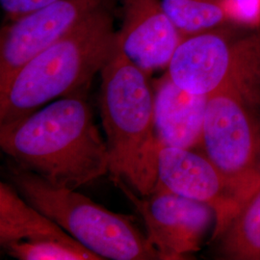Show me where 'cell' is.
Here are the masks:
<instances>
[{
    "label": "cell",
    "instance_id": "cell-10",
    "mask_svg": "<svg viewBox=\"0 0 260 260\" xmlns=\"http://www.w3.org/2000/svg\"><path fill=\"white\" fill-rule=\"evenodd\" d=\"M121 48L149 75L167 68L182 36L169 19L162 0H121Z\"/></svg>",
    "mask_w": 260,
    "mask_h": 260
},
{
    "label": "cell",
    "instance_id": "cell-16",
    "mask_svg": "<svg viewBox=\"0 0 260 260\" xmlns=\"http://www.w3.org/2000/svg\"><path fill=\"white\" fill-rule=\"evenodd\" d=\"M55 1L58 0H0V5L9 20H15Z\"/></svg>",
    "mask_w": 260,
    "mask_h": 260
},
{
    "label": "cell",
    "instance_id": "cell-11",
    "mask_svg": "<svg viewBox=\"0 0 260 260\" xmlns=\"http://www.w3.org/2000/svg\"><path fill=\"white\" fill-rule=\"evenodd\" d=\"M234 42L220 28L182 37L166 74L186 92L209 95L223 86L230 74Z\"/></svg>",
    "mask_w": 260,
    "mask_h": 260
},
{
    "label": "cell",
    "instance_id": "cell-15",
    "mask_svg": "<svg viewBox=\"0 0 260 260\" xmlns=\"http://www.w3.org/2000/svg\"><path fill=\"white\" fill-rule=\"evenodd\" d=\"M231 22L247 27L260 26V0H221Z\"/></svg>",
    "mask_w": 260,
    "mask_h": 260
},
{
    "label": "cell",
    "instance_id": "cell-12",
    "mask_svg": "<svg viewBox=\"0 0 260 260\" xmlns=\"http://www.w3.org/2000/svg\"><path fill=\"white\" fill-rule=\"evenodd\" d=\"M208 95L188 93L167 74L155 82L154 126L161 145L181 149L200 148Z\"/></svg>",
    "mask_w": 260,
    "mask_h": 260
},
{
    "label": "cell",
    "instance_id": "cell-3",
    "mask_svg": "<svg viewBox=\"0 0 260 260\" xmlns=\"http://www.w3.org/2000/svg\"><path fill=\"white\" fill-rule=\"evenodd\" d=\"M101 115L110 157L109 173L141 197L157 183L158 141L148 74L132 62L119 40L102 72Z\"/></svg>",
    "mask_w": 260,
    "mask_h": 260
},
{
    "label": "cell",
    "instance_id": "cell-8",
    "mask_svg": "<svg viewBox=\"0 0 260 260\" xmlns=\"http://www.w3.org/2000/svg\"><path fill=\"white\" fill-rule=\"evenodd\" d=\"M103 4L104 0H58L10 20L0 33V88L30 59Z\"/></svg>",
    "mask_w": 260,
    "mask_h": 260
},
{
    "label": "cell",
    "instance_id": "cell-6",
    "mask_svg": "<svg viewBox=\"0 0 260 260\" xmlns=\"http://www.w3.org/2000/svg\"><path fill=\"white\" fill-rule=\"evenodd\" d=\"M141 214L147 235L160 259L185 258L199 251L209 230L216 225V212L210 205L163 189L146 197L133 192L121 181L115 182Z\"/></svg>",
    "mask_w": 260,
    "mask_h": 260
},
{
    "label": "cell",
    "instance_id": "cell-2",
    "mask_svg": "<svg viewBox=\"0 0 260 260\" xmlns=\"http://www.w3.org/2000/svg\"><path fill=\"white\" fill-rule=\"evenodd\" d=\"M118 44V31L103 4L0 88V125L23 119L56 99L85 94Z\"/></svg>",
    "mask_w": 260,
    "mask_h": 260
},
{
    "label": "cell",
    "instance_id": "cell-5",
    "mask_svg": "<svg viewBox=\"0 0 260 260\" xmlns=\"http://www.w3.org/2000/svg\"><path fill=\"white\" fill-rule=\"evenodd\" d=\"M199 149L223 175L240 206L260 183V110L228 88L209 94Z\"/></svg>",
    "mask_w": 260,
    "mask_h": 260
},
{
    "label": "cell",
    "instance_id": "cell-1",
    "mask_svg": "<svg viewBox=\"0 0 260 260\" xmlns=\"http://www.w3.org/2000/svg\"><path fill=\"white\" fill-rule=\"evenodd\" d=\"M0 148L13 163L52 185L76 190L109 173L106 141L85 94L48 103L0 125Z\"/></svg>",
    "mask_w": 260,
    "mask_h": 260
},
{
    "label": "cell",
    "instance_id": "cell-13",
    "mask_svg": "<svg viewBox=\"0 0 260 260\" xmlns=\"http://www.w3.org/2000/svg\"><path fill=\"white\" fill-rule=\"evenodd\" d=\"M220 239L223 258L260 260V183L239 206Z\"/></svg>",
    "mask_w": 260,
    "mask_h": 260
},
{
    "label": "cell",
    "instance_id": "cell-9",
    "mask_svg": "<svg viewBox=\"0 0 260 260\" xmlns=\"http://www.w3.org/2000/svg\"><path fill=\"white\" fill-rule=\"evenodd\" d=\"M155 188L210 205L217 217L215 238L222 233L239 208L225 178L201 150L161 145Z\"/></svg>",
    "mask_w": 260,
    "mask_h": 260
},
{
    "label": "cell",
    "instance_id": "cell-14",
    "mask_svg": "<svg viewBox=\"0 0 260 260\" xmlns=\"http://www.w3.org/2000/svg\"><path fill=\"white\" fill-rule=\"evenodd\" d=\"M169 19L182 37L221 28L231 22L221 0H162Z\"/></svg>",
    "mask_w": 260,
    "mask_h": 260
},
{
    "label": "cell",
    "instance_id": "cell-7",
    "mask_svg": "<svg viewBox=\"0 0 260 260\" xmlns=\"http://www.w3.org/2000/svg\"><path fill=\"white\" fill-rule=\"evenodd\" d=\"M0 245L19 260H103L4 181L0 182Z\"/></svg>",
    "mask_w": 260,
    "mask_h": 260
},
{
    "label": "cell",
    "instance_id": "cell-17",
    "mask_svg": "<svg viewBox=\"0 0 260 260\" xmlns=\"http://www.w3.org/2000/svg\"><path fill=\"white\" fill-rule=\"evenodd\" d=\"M257 171H258V177L260 179V150H259V157H258V167H257Z\"/></svg>",
    "mask_w": 260,
    "mask_h": 260
},
{
    "label": "cell",
    "instance_id": "cell-4",
    "mask_svg": "<svg viewBox=\"0 0 260 260\" xmlns=\"http://www.w3.org/2000/svg\"><path fill=\"white\" fill-rule=\"evenodd\" d=\"M8 177L26 202L102 259H160L132 217L112 212L75 190L52 185L14 163Z\"/></svg>",
    "mask_w": 260,
    "mask_h": 260
}]
</instances>
